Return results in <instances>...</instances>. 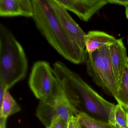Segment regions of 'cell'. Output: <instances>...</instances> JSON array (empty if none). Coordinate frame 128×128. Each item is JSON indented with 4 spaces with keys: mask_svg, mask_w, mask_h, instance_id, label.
Masks as SVG:
<instances>
[{
    "mask_svg": "<svg viewBox=\"0 0 128 128\" xmlns=\"http://www.w3.org/2000/svg\"><path fill=\"white\" fill-rule=\"evenodd\" d=\"M68 128H79V122L77 117H72L69 119Z\"/></svg>",
    "mask_w": 128,
    "mask_h": 128,
    "instance_id": "18",
    "label": "cell"
},
{
    "mask_svg": "<svg viewBox=\"0 0 128 128\" xmlns=\"http://www.w3.org/2000/svg\"><path fill=\"white\" fill-rule=\"evenodd\" d=\"M77 117L79 122L88 128H117L110 123L94 119L84 113H80Z\"/></svg>",
    "mask_w": 128,
    "mask_h": 128,
    "instance_id": "15",
    "label": "cell"
},
{
    "mask_svg": "<svg viewBox=\"0 0 128 128\" xmlns=\"http://www.w3.org/2000/svg\"><path fill=\"white\" fill-rule=\"evenodd\" d=\"M48 128H51V127H50H50H48Z\"/></svg>",
    "mask_w": 128,
    "mask_h": 128,
    "instance_id": "20",
    "label": "cell"
},
{
    "mask_svg": "<svg viewBox=\"0 0 128 128\" xmlns=\"http://www.w3.org/2000/svg\"><path fill=\"white\" fill-rule=\"evenodd\" d=\"M85 62L87 73L93 81L106 94L114 98L119 82L112 65L110 46L102 47L91 54H86Z\"/></svg>",
    "mask_w": 128,
    "mask_h": 128,
    "instance_id": "4",
    "label": "cell"
},
{
    "mask_svg": "<svg viewBox=\"0 0 128 128\" xmlns=\"http://www.w3.org/2000/svg\"><path fill=\"white\" fill-rule=\"evenodd\" d=\"M67 11L76 15L82 20L88 22L93 16L109 4L108 0H56Z\"/></svg>",
    "mask_w": 128,
    "mask_h": 128,
    "instance_id": "8",
    "label": "cell"
},
{
    "mask_svg": "<svg viewBox=\"0 0 128 128\" xmlns=\"http://www.w3.org/2000/svg\"><path fill=\"white\" fill-rule=\"evenodd\" d=\"M112 119L113 124L117 128H128V108L120 104L115 105Z\"/></svg>",
    "mask_w": 128,
    "mask_h": 128,
    "instance_id": "14",
    "label": "cell"
},
{
    "mask_svg": "<svg viewBox=\"0 0 128 128\" xmlns=\"http://www.w3.org/2000/svg\"><path fill=\"white\" fill-rule=\"evenodd\" d=\"M114 98L118 104L128 108V64L126 66L122 72Z\"/></svg>",
    "mask_w": 128,
    "mask_h": 128,
    "instance_id": "13",
    "label": "cell"
},
{
    "mask_svg": "<svg viewBox=\"0 0 128 128\" xmlns=\"http://www.w3.org/2000/svg\"><path fill=\"white\" fill-rule=\"evenodd\" d=\"M28 83L30 90L39 100L55 95L63 90L54 74L53 68L49 63L44 60L34 64Z\"/></svg>",
    "mask_w": 128,
    "mask_h": 128,
    "instance_id": "6",
    "label": "cell"
},
{
    "mask_svg": "<svg viewBox=\"0 0 128 128\" xmlns=\"http://www.w3.org/2000/svg\"><path fill=\"white\" fill-rule=\"evenodd\" d=\"M50 126L52 128H68V122L58 116L52 121Z\"/></svg>",
    "mask_w": 128,
    "mask_h": 128,
    "instance_id": "16",
    "label": "cell"
},
{
    "mask_svg": "<svg viewBox=\"0 0 128 128\" xmlns=\"http://www.w3.org/2000/svg\"><path fill=\"white\" fill-rule=\"evenodd\" d=\"M80 112L66 97L63 90L55 95L40 100L36 115L41 122L48 128L56 118L60 116L66 122Z\"/></svg>",
    "mask_w": 128,
    "mask_h": 128,
    "instance_id": "5",
    "label": "cell"
},
{
    "mask_svg": "<svg viewBox=\"0 0 128 128\" xmlns=\"http://www.w3.org/2000/svg\"><path fill=\"white\" fill-rule=\"evenodd\" d=\"M110 50L112 65L119 83L123 71L126 66L128 64L126 49L122 39H117L110 46Z\"/></svg>",
    "mask_w": 128,
    "mask_h": 128,
    "instance_id": "9",
    "label": "cell"
},
{
    "mask_svg": "<svg viewBox=\"0 0 128 128\" xmlns=\"http://www.w3.org/2000/svg\"><path fill=\"white\" fill-rule=\"evenodd\" d=\"M109 4H116L124 6L126 8V17L128 21V0H108ZM127 43L128 44V36L127 38Z\"/></svg>",
    "mask_w": 128,
    "mask_h": 128,
    "instance_id": "17",
    "label": "cell"
},
{
    "mask_svg": "<svg viewBox=\"0 0 128 128\" xmlns=\"http://www.w3.org/2000/svg\"><path fill=\"white\" fill-rule=\"evenodd\" d=\"M49 0L58 22L69 38L81 50L85 52L86 34L62 6L56 0Z\"/></svg>",
    "mask_w": 128,
    "mask_h": 128,
    "instance_id": "7",
    "label": "cell"
},
{
    "mask_svg": "<svg viewBox=\"0 0 128 128\" xmlns=\"http://www.w3.org/2000/svg\"><path fill=\"white\" fill-rule=\"evenodd\" d=\"M0 16H24L20 0H0Z\"/></svg>",
    "mask_w": 128,
    "mask_h": 128,
    "instance_id": "12",
    "label": "cell"
},
{
    "mask_svg": "<svg viewBox=\"0 0 128 128\" xmlns=\"http://www.w3.org/2000/svg\"><path fill=\"white\" fill-rule=\"evenodd\" d=\"M116 40L113 36L104 32L90 31L85 38V52L88 54H91L102 47L110 46Z\"/></svg>",
    "mask_w": 128,
    "mask_h": 128,
    "instance_id": "10",
    "label": "cell"
},
{
    "mask_svg": "<svg viewBox=\"0 0 128 128\" xmlns=\"http://www.w3.org/2000/svg\"><path fill=\"white\" fill-rule=\"evenodd\" d=\"M53 70L67 98L80 113L113 124L112 113L114 104L103 98L64 63L55 62Z\"/></svg>",
    "mask_w": 128,
    "mask_h": 128,
    "instance_id": "1",
    "label": "cell"
},
{
    "mask_svg": "<svg viewBox=\"0 0 128 128\" xmlns=\"http://www.w3.org/2000/svg\"><path fill=\"white\" fill-rule=\"evenodd\" d=\"M28 70L23 47L12 32L0 24V83L9 90L25 78Z\"/></svg>",
    "mask_w": 128,
    "mask_h": 128,
    "instance_id": "3",
    "label": "cell"
},
{
    "mask_svg": "<svg viewBox=\"0 0 128 128\" xmlns=\"http://www.w3.org/2000/svg\"><path fill=\"white\" fill-rule=\"evenodd\" d=\"M20 110V106L11 96L8 90H6L3 99L0 101V120H7L8 117Z\"/></svg>",
    "mask_w": 128,
    "mask_h": 128,
    "instance_id": "11",
    "label": "cell"
},
{
    "mask_svg": "<svg viewBox=\"0 0 128 128\" xmlns=\"http://www.w3.org/2000/svg\"><path fill=\"white\" fill-rule=\"evenodd\" d=\"M32 18L39 31L58 53L75 64L85 62L86 52L81 50L69 38L55 15L49 0H32Z\"/></svg>",
    "mask_w": 128,
    "mask_h": 128,
    "instance_id": "2",
    "label": "cell"
},
{
    "mask_svg": "<svg viewBox=\"0 0 128 128\" xmlns=\"http://www.w3.org/2000/svg\"><path fill=\"white\" fill-rule=\"evenodd\" d=\"M79 128H88L86 126L79 122Z\"/></svg>",
    "mask_w": 128,
    "mask_h": 128,
    "instance_id": "19",
    "label": "cell"
}]
</instances>
